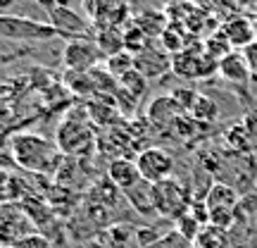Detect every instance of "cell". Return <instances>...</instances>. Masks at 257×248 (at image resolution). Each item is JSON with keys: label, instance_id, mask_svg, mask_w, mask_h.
<instances>
[{"label": "cell", "instance_id": "6da1fadb", "mask_svg": "<svg viewBox=\"0 0 257 248\" xmlns=\"http://www.w3.org/2000/svg\"><path fill=\"white\" fill-rule=\"evenodd\" d=\"M10 150H12V157L22 170H29V172H55L60 170V162H62V153L60 148L43 138L41 134H15L12 141H10Z\"/></svg>", "mask_w": 257, "mask_h": 248}, {"label": "cell", "instance_id": "7a4b0ae2", "mask_svg": "<svg viewBox=\"0 0 257 248\" xmlns=\"http://www.w3.org/2000/svg\"><path fill=\"white\" fill-rule=\"evenodd\" d=\"M95 124L91 122L88 112L79 110V112H67V117L60 122L57 127V136H55V146L60 148V153L64 155H86L93 146H95Z\"/></svg>", "mask_w": 257, "mask_h": 248}, {"label": "cell", "instance_id": "3957f363", "mask_svg": "<svg viewBox=\"0 0 257 248\" xmlns=\"http://www.w3.org/2000/svg\"><path fill=\"white\" fill-rule=\"evenodd\" d=\"M153 201H155V212L165 220H181L188 215L193 205L191 191L176 179H165L160 184H153Z\"/></svg>", "mask_w": 257, "mask_h": 248}, {"label": "cell", "instance_id": "277c9868", "mask_svg": "<svg viewBox=\"0 0 257 248\" xmlns=\"http://www.w3.org/2000/svg\"><path fill=\"white\" fill-rule=\"evenodd\" d=\"M57 36L60 34L48 22L0 12V41H50Z\"/></svg>", "mask_w": 257, "mask_h": 248}, {"label": "cell", "instance_id": "5b68a950", "mask_svg": "<svg viewBox=\"0 0 257 248\" xmlns=\"http://www.w3.org/2000/svg\"><path fill=\"white\" fill-rule=\"evenodd\" d=\"M43 10L48 12V24L55 29L60 36L69 38V41H79V38H95V29L88 24V19L79 17L72 8L60 5V3H41Z\"/></svg>", "mask_w": 257, "mask_h": 248}, {"label": "cell", "instance_id": "8992f818", "mask_svg": "<svg viewBox=\"0 0 257 248\" xmlns=\"http://www.w3.org/2000/svg\"><path fill=\"white\" fill-rule=\"evenodd\" d=\"M172 72L181 79H205L212 72H219V62H214L205 53L200 41L198 46H186V50H181L179 55H172Z\"/></svg>", "mask_w": 257, "mask_h": 248}, {"label": "cell", "instance_id": "52a82bcc", "mask_svg": "<svg viewBox=\"0 0 257 248\" xmlns=\"http://www.w3.org/2000/svg\"><path fill=\"white\" fill-rule=\"evenodd\" d=\"M136 165L141 177L146 179L148 184H160L165 179H172V172H174V157L172 153H167L165 148L160 146H150L138 150Z\"/></svg>", "mask_w": 257, "mask_h": 248}, {"label": "cell", "instance_id": "ba28073f", "mask_svg": "<svg viewBox=\"0 0 257 248\" xmlns=\"http://www.w3.org/2000/svg\"><path fill=\"white\" fill-rule=\"evenodd\" d=\"M34 222L17 205H3L0 208V246L12 248L17 241L34 234Z\"/></svg>", "mask_w": 257, "mask_h": 248}, {"label": "cell", "instance_id": "9c48e42d", "mask_svg": "<svg viewBox=\"0 0 257 248\" xmlns=\"http://www.w3.org/2000/svg\"><path fill=\"white\" fill-rule=\"evenodd\" d=\"M98 57H100V50L95 46V41H88V38L67 41V46L62 50V60L67 72L88 74L91 69L98 67Z\"/></svg>", "mask_w": 257, "mask_h": 248}, {"label": "cell", "instance_id": "30bf717a", "mask_svg": "<svg viewBox=\"0 0 257 248\" xmlns=\"http://www.w3.org/2000/svg\"><path fill=\"white\" fill-rule=\"evenodd\" d=\"M88 19L93 22L95 31L102 29H121L128 22L131 8L126 3H117V0H102V3H88Z\"/></svg>", "mask_w": 257, "mask_h": 248}, {"label": "cell", "instance_id": "8fae6325", "mask_svg": "<svg viewBox=\"0 0 257 248\" xmlns=\"http://www.w3.org/2000/svg\"><path fill=\"white\" fill-rule=\"evenodd\" d=\"M221 34L229 38V43L233 50H245L248 46H252L257 41V31L255 27L250 24V19L245 17H226L219 24Z\"/></svg>", "mask_w": 257, "mask_h": 248}, {"label": "cell", "instance_id": "7c38bea8", "mask_svg": "<svg viewBox=\"0 0 257 248\" xmlns=\"http://www.w3.org/2000/svg\"><path fill=\"white\" fill-rule=\"evenodd\" d=\"M105 177H107L121 193L128 191V189H134L138 182H143V177L138 172L136 160H131V157H112Z\"/></svg>", "mask_w": 257, "mask_h": 248}, {"label": "cell", "instance_id": "4fadbf2b", "mask_svg": "<svg viewBox=\"0 0 257 248\" xmlns=\"http://www.w3.org/2000/svg\"><path fill=\"white\" fill-rule=\"evenodd\" d=\"M136 69L146 79L153 76H162V74L172 72V55H167L162 48H146L141 55H136Z\"/></svg>", "mask_w": 257, "mask_h": 248}, {"label": "cell", "instance_id": "5bb4252c", "mask_svg": "<svg viewBox=\"0 0 257 248\" xmlns=\"http://www.w3.org/2000/svg\"><path fill=\"white\" fill-rule=\"evenodd\" d=\"M181 115H186L176 101L172 98V93L169 96H160L155 101L150 103V108H148V122L157 129H165V127H172Z\"/></svg>", "mask_w": 257, "mask_h": 248}, {"label": "cell", "instance_id": "9a60e30c", "mask_svg": "<svg viewBox=\"0 0 257 248\" xmlns=\"http://www.w3.org/2000/svg\"><path fill=\"white\" fill-rule=\"evenodd\" d=\"M86 112H88L93 124H98V127H114L117 120L121 117L112 96H93L86 105Z\"/></svg>", "mask_w": 257, "mask_h": 248}, {"label": "cell", "instance_id": "2e32d148", "mask_svg": "<svg viewBox=\"0 0 257 248\" xmlns=\"http://www.w3.org/2000/svg\"><path fill=\"white\" fill-rule=\"evenodd\" d=\"M205 205H207V212H217V210L233 212L236 205H238V193H236L233 186L217 182V184L210 186V191L205 196Z\"/></svg>", "mask_w": 257, "mask_h": 248}, {"label": "cell", "instance_id": "e0dca14e", "mask_svg": "<svg viewBox=\"0 0 257 248\" xmlns=\"http://www.w3.org/2000/svg\"><path fill=\"white\" fill-rule=\"evenodd\" d=\"M219 74L221 79H226L231 84H248L250 81V67L245 62V55L243 50H233L231 55H226L219 62Z\"/></svg>", "mask_w": 257, "mask_h": 248}, {"label": "cell", "instance_id": "ac0fdd59", "mask_svg": "<svg viewBox=\"0 0 257 248\" xmlns=\"http://www.w3.org/2000/svg\"><path fill=\"white\" fill-rule=\"evenodd\" d=\"M124 198L128 201V205L138 210L141 215H157L155 212V201H153V184H148L146 179L138 182L134 189L124 191Z\"/></svg>", "mask_w": 257, "mask_h": 248}, {"label": "cell", "instance_id": "d6986e66", "mask_svg": "<svg viewBox=\"0 0 257 248\" xmlns=\"http://www.w3.org/2000/svg\"><path fill=\"white\" fill-rule=\"evenodd\" d=\"M172 24V19L165 12H155V10H146L136 17V27L143 29V34L148 38H160Z\"/></svg>", "mask_w": 257, "mask_h": 248}, {"label": "cell", "instance_id": "ffe728a7", "mask_svg": "<svg viewBox=\"0 0 257 248\" xmlns=\"http://www.w3.org/2000/svg\"><path fill=\"white\" fill-rule=\"evenodd\" d=\"M95 46L100 50V55L112 57L124 50V31L121 29H102V31H95Z\"/></svg>", "mask_w": 257, "mask_h": 248}, {"label": "cell", "instance_id": "44dd1931", "mask_svg": "<svg viewBox=\"0 0 257 248\" xmlns=\"http://www.w3.org/2000/svg\"><path fill=\"white\" fill-rule=\"evenodd\" d=\"M202 48H205V53L214 60V62H221L226 55H231L233 53V48H231L229 38L221 34V29L217 27L214 29V34H210V36L202 41Z\"/></svg>", "mask_w": 257, "mask_h": 248}, {"label": "cell", "instance_id": "7402d4cb", "mask_svg": "<svg viewBox=\"0 0 257 248\" xmlns=\"http://www.w3.org/2000/svg\"><path fill=\"white\" fill-rule=\"evenodd\" d=\"M193 248H229V231L205 224L202 231L198 234L195 243H193Z\"/></svg>", "mask_w": 257, "mask_h": 248}, {"label": "cell", "instance_id": "603a6c76", "mask_svg": "<svg viewBox=\"0 0 257 248\" xmlns=\"http://www.w3.org/2000/svg\"><path fill=\"white\" fill-rule=\"evenodd\" d=\"M217 103L212 101V98H207V96H202V93H198V98H195V103L191 105V110H188V117H191L193 122H202V124H210V122L217 120Z\"/></svg>", "mask_w": 257, "mask_h": 248}, {"label": "cell", "instance_id": "cb8c5ba5", "mask_svg": "<svg viewBox=\"0 0 257 248\" xmlns=\"http://www.w3.org/2000/svg\"><path fill=\"white\" fill-rule=\"evenodd\" d=\"M186 34L184 29L179 27V24H169L165 34L160 36V48L165 50L167 55H179L181 50H186Z\"/></svg>", "mask_w": 257, "mask_h": 248}, {"label": "cell", "instance_id": "d4e9b609", "mask_svg": "<svg viewBox=\"0 0 257 248\" xmlns=\"http://www.w3.org/2000/svg\"><path fill=\"white\" fill-rule=\"evenodd\" d=\"M146 48H150V38L143 34V29L136 27V22L128 24V27L124 29V50L136 57V55H141Z\"/></svg>", "mask_w": 257, "mask_h": 248}, {"label": "cell", "instance_id": "484cf974", "mask_svg": "<svg viewBox=\"0 0 257 248\" xmlns=\"http://www.w3.org/2000/svg\"><path fill=\"white\" fill-rule=\"evenodd\" d=\"M105 69L119 81L124 74L136 69V57L131 55V53H126V50H121V53H117V55H112L105 60Z\"/></svg>", "mask_w": 257, "mask_h": 248}, {"label": "cell", "instance_id": "4316f807", "mask_svg": "<svg viewBox=\"0 0 257 248\" xmlns=\"http://www.w3.org/2000/svg\"><path fill=\"white\" fill-rule=\"evenodd\" d=\"M64 86L69 89V93L74 96H95L93 93V84H91V76L88 74H79V72H67L64 74Z\"/></svg>", "mask_w": 257, "mask_h": 248}, {"label": "cell", "instance_id": "83f0119b", "mask_svg": "<svg viewBox=\"0 0 257 248\" xmlns=\"http://www.w3.org/2000/svg\"><path fill=\"white\" fill-rule=\"evenodd\" d=\"M226 146L233 150V153H245L250 148V134L243 124H233V127L226 129Z\"/></svg>", "mask_w": 257, "mask_h": 248}, {"label": "cell", "instance_id": "f1b7e54d", "mask_svg": "<svg viewBox=\"0 0 257 248\" xmlns=\"http://www.w3.org/2000/svg\"><path fill=\"white\" fill-rule=\"evenodd\" d=\"M119 89L131 93L134 98H141V96H146V91H148V79L138 72V69H134V72L124 74L119 79Z\"/></svg>", "mask_w": 257, "mask_h": 248}, {"label": "cell", "instance_id": "f546056e", "mask_svg": "<svg viewBox=\"0 0 257 248\" xmlns=\"http://www.w3.org/2000/svg\"><path fill=\"white\" fill-rule=\"evenodd\" d=\"M202 227H205V224L195 220L191 212H188V215H184L181 220H176V231H179V234H181L188 243H195V239H198V234L202 231Z\"/></svg>", "mask_w": 257, "mask_h": 248}, {"label": "cell", "instance_id": "4dcf8cb0", "mask_svg": "<svg viewBox=\"0 0 257 248\" xmlns=\"http://www.w3.org/2000/svg\"><path fill=\"white\" fill-rule=\"evenodd\" d=\"M112 98H114V105H117V110H119L121 117H131V115H136L138 98H134L131 93H126L124 89H117Z\"/></svg>", "mask_w": 257, "mask_h": 248}, {"label": "cell", "instance_id": "1f68e13d", "mask_svg": "<svg viewBox=\"0 0 257 248\" xmlns=\"http://www.w3.org/2000/svg\"><path fill=\"white\" fill-rule=\"evenodd\" d=\"M12 248H55L53 246V241L48 239V236H43V234H29V236H24L22 241H17Z\"/></svg>", "mask_w": 257, "mask_h": 248}, {"label": "cell", "instance_id": "d6a6232c", "mask_svg": "<svg viewBox=\"0 0 257 248\" xmlns=\"http://www.w3.org/2000/svg\"><path fill=\"white\" fill-rule=\"evenodd\" d=\"M243 55H245V62H248V67H250V74L257 76V41L243 50Z\"/></svg>", "mask_w": 257, "mask_h": 248}, {"label": "cell", "instance_id": "836d02e7", "mask_svg": "<svg viewBox=\"0 0 257 248\" xmlns=\"http://www.w3.org/2000/svg\"><path fill=\"white\" fill-rule=\"evenodd\" d=\"M0 248H3V246H0Z\"/></svg>", "mask_w": 257, "mask_h": 248}]
</instances>
